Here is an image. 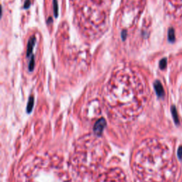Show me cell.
<instances>
[{"label":"cell","mask_w":182,"mask_h":182,"mask_svg":"<svg viewBox=\"0 0 182 182\" xmlns=\"http://www.w3.org/2000/svg\"><path fill=\"white\" fill-rule=\"evenodd\" d=\"M169 161V154L164 146L148 143L137 154L136 171L145 182H163Z\"/></svg>","instance_id":"cell-1"},{"label":"cell","mask_w":182,"mask_h":182,"mask_svg":"<svg viewBox=\"0 0 182 182\" xmlns=\"http://www.w3.org/2000/svg\"><path fill=\"white\" fill-rule=\"evenodd\" d=\"M143 88L135 85L115 84L106 93V99L110 107L117 113L132 116L137 113L144 103Z\"/></svg>","instance_id":"cell-2"},{"label":"cell","mask_w":182,"mask_h":182,"mask_svg":"<svg viewBox=\"0 0 182 182\" xmlns=\"http://www.w3.org/2000/svg\"><path fill=\"white\" fill-rule=\"evenodd\" d=\"M35 43H36V38H35V36H32L29 40L28 44H27V57H29V56L32 53Z\"/></svg>","instance_id":"cell-3"},{"label":"cell","mask_w":182,"mask_h":182,"mask_svg":"<svg viewBox=\"0 0 182 182\" xmlns=\"http://www.w3.org/2000/svg\"><path fill=\"white\" fill-rule=\"evenodd\" d=\"M105 125V122L104 120L101 119V120H99V121L96 123L94 128V130L95 132V133H97V135H100L101 132H103Z\"/></svg>","instance_id":"cell-4"},{"label":"cell","mask_w":182,"mask_h":182,"mask_svg":"<svg viewBox=\"0 0 182 182\" xmlns=\"http://www.w3.org/2000/svg\"><path fill=\"white\" fill-rule=\"evenodd\" d=\"M154 87H155V90L157 91V94L159 96L162 95L163 93H164V91H163V88L161 86V83L159 82H156L154 84Z\"/></svg>","instance_id":"cell-5"},{"label":"cell","mask_w":182,"mask_h":182,"mask_svg":"<svg viewBox=\"0 0 182 182\" xmlns=\"http://www.w3.org/2000/svg\"><path fill=\"white\" fill-rule=\"evenodd\" d=\"M53 6L55 17H58V16H59V5H58L57 0H53Z\"/></svg>","instance_id":"cell-6"},{"label":"cell","mask_w":182,"mask_h":182,"mask_svg":"<svg viewBox=\"0 0 182 182\" xmlns=\"http://www.w3.org/2000/svg\"><path fill=\"white\" fill-rule=\"evenodd\" d=\"M34 65H35V61H34V56H32L31 57L29 63V69L30 71H32L34 68Z\"/></svg>","instance_id":"cell-7"},{"label":"cell","mask_w":182,"mask_h":182,"mask_svg":"<svg viewBox=\"0 0 182 182\" xmlns=\"http://www.w3.org/2000/svg\"><path fill=\"white\" fill-rule=\"evenodd\" d=\"M169 34H168V38H169V40L170 41H174V39H175V36H174V31L171 29L169 31Z\"/></svg>","instance_id":"cell-8"},{"label":"cell","mask_w":182,"mask_h":182,"mask_svg":"<svg viewBox=\"0 0 182 182\" xmlns=\"http://www.w3.org/2000/svg\"><path fill=\"white\" fill-rule=\"evenodd\" d=\"M166 65H167V60H166L165 59H162V60L160 61L159 66H160V68H161V69H163V68H165Z\"/></svg>","instance_id":"cell-9"},{"label":"cell","mask_w":182,"mask_h":182,"mask_svg":"<svg viewBox=\"0 0 182 182\" xmlns=\"http://www.w3.org/2000/svg\"><path fill=\"white\" fill-rule=\"evenodd\" d=\"M31 1L30 0H26L25 2H24V9H29L30 7L31 6Z\"/></svg>","instance_id":"cell-10"},{"label":"cell","mask_w":182,"mask_h":182,"mask_svg":"<svg viewBox=\"0 0 182 182\" xmlns=\"http://www.w3.org/2000/svg\"><path fill=\"white\" fill-rule=\"evenodd\" d=\"M121 36H122V41H125V39H126V37H127V31H125V30L122 31Z\"/></svg>","instance_id":"cell-11"},{"label":"cell","mask_w":182,"mask_h":182,"mask_svg":"<svg viewBox=\"0 0 182 182\" xmlns=\"http://www.w3.org/2000/svg\"><path fill=\"white\" fill-rule=\"evenodd\" d=\"M33 99H31V103H29V105H28V110L29 111H31V108H32V106H33Z\"/></svg>","instance_id":"cell-12"}]
</instances>
